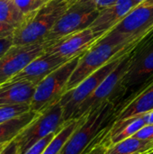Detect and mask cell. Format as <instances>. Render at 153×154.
<instances>
[{
    "instance_id": "20",
    "label": "cell",
    "mask_w": 153,
    "mask_h": 154,
    "mask_svg": "<svg viewBox=\"0 0 153 154\" xmlns=\"http://www.w3.org/2000/svg\"><path fill=\"white\" fill-rule=\"evenodd\" d=\"M29 14H24L14 0H0V22L17 28L22 25Z\"/></svg>"
},
{
    "instance_id": "11",
    "label": "cell",
    "mask_w": 153,
    "mask_h": 154,
    "mask_svg": "<svg viewBox=\"0 0 153 154\" xmlns=\"http://www.w3.org/2000/svg\"><path fill=\"white\" fill-rule=\"evenodd\" d=\"M52 41L25 45H13L0 58V85L21 72L33 60L42 55Z\"/></svg>"
},
{
    "instance_id": "16",
    "label": "cell",
    "mask_w": 153,
    "mask_h": 154,
    "mask_svg": "<svg viewBox=\"0 0 153 154\" xmlns=\"http://www.w3.org/2000/svg\"><path fill=\"white\" fill-rule=\"evenodd\" d=\"M36 87V84L24 80L0 85V106L31 105Z\"/></svg>"
},
{
    "instance_id": "17",
    "label": "cell",
    "mask_w": 153,
    "mask_h": 154,
    "mask_svg": "<svg viewBox=\"0 0 153 154\" xmlns=\"http://www.w3.org/2000/svg\"><path fill=\"white\" fill-rule=\"evenodd\" d=\"M39 115L40 113L30 110L18 117L0 125V144L7 143L14 140L15 137Z\"/></svg>"
},
{
    "instance_id": "4",
    "label": "cell",
    "mask_w": 153,
    "mask_h": 154,
    "mask_svg": "<svg viewBox=\"0 0 153 154\" xmlns=\"http://www.w3.org/2000/svg\"><path fill=\"white\" fill-rule=\"evenodd\" d=\"M86 51L64 63L37 85L32 101L30 105L32 111L41 113L49 106L60 100L61 97L66 92L67 84L73 71Z\"/></svg>"
},
{
    "instance_id": "1",
    "label": "cell",
    "mask_w": 153,
    "mask_h": 154,
    "mask_svg": "<svg viewBox=\"0 0 153 154\" xmlns=\"http://www.w3.org/2000/svg\"><path fill=\"white\" fill-rule=\"evenodd\" d=\"M75 0H50L30 14L26 21L15 28L13 34L14 45H25L45 41L57 21L72 5Z\"/></svg>"
},
{
    "instance_id": "3",
    "label": "cell",
    "mask_w": 153,
    "mask_h": 154,
    "mask_svg": "<svg viewBox=\"0 0 153 154\" xmlns=\"http://www.w3.org/2000/svg\"><path fill=\"white\" fill-rule=\"evenodd\" d=\"M116 105L106 101L99 106L83 115V120L66 143L60 154H87V148L105 130L102 126L115 116Z\"/></svg>"
},
{
    "instance_id": "2",
    "label": "cell",
    "mask_w": 153,
    "mask_h": 154,
    "mask_svg": "<svg viewBox=\"0 0 153 154\" xmlns=\"http://www.w3.org/2000/svg\"><path fill=\"white\" fill-rule=\"evenodd\" d=\"M135 45L120 42L113 38L104 36L88 49L80 59L66 87V92L76 88L85 79L105 66L115 57L133 50Z\"/></svg>"
},
{
    "instance_id": "22",
    "label": "cell",
    "mask_w": 153,
    "mask_h": 154,
    "mask_svg": "<svg viewBox=\"0 0 153 154\" xmlns=\"http://www.w3.org/2000/svg\"><path fill=\"white\" fill-rule=\"evenodd\" d=\"M24 14H30L50 0H14Z\"/></svg>"
},
{
    "instance_id": "19",
    "label": "cell",
    "mask_w": 153,
    "mask_h": 154,
    "mask_svg": "<svg viewBox=\"0 0 153 154\" xmlns=\"http://www.w3.org/2000/svg\"><path fill=\"white\" fill-rule=\"evenodd\" d=\"M82 120L83 116L78 118L71 119L66 122L64 125L61 127V129L56 134L54 138L47 145L42 154H60L66 143L69 141L70 136L79 126Z\"/></svg>"
},
{
    "instance_id": "8",
    "label": "cell",
    "mask_w": 153,
    "mask_h": 154,
    "mask_svg": "<svg viewBox=\"0 0 153 154\" xmlns=\"http://www.w3.org/2000/svg\"><path fill=\"white\" fill-rule=\"evenodd\" d=\"M99 12L91 0H75L49 32L45 41H56L89 27Z\"/></svg>"
},
{
    "instance_id": "21",
    "label": "cell",
    "mask_w": 153,
    "mask_h": 154,
    "mask_svg": "<svg viewBox=\"0 0 153 154\" xmlns=\"http://www.w3.org/2000/svg\"><path fill=\"white\" fill-rule=\"evenodd\" d=\"M31 110L30 105H17V106H0V125L6 123L15 117H18L24 113Z\"/></svg>"
},
{
    "instance_id": "27",
    "label": "cell",
    "mask_w": 153,
    "mask_h": 154,
    "mask_svg": "<svg viewBox=\"0 0 153 154\" xmlns=\"http://www.w3.org/2000/svg\"><path fill=\"white\" fill-rule=\"evenodd\" d=\"M91 1L95 5V6L99 11H101L102 9H104V8H106V7H107L109 5H112L117 0H91Z\"/></svg>"
},
{
    "instance_id": "5",
    "label": "cell",
    "mask_w": 153,
    "mask_h": 154,
    "mask_svg": "<svg viewBox=\"0 0 153 154\" xmlns=\"http://www.w3.org/2000/svg\"><path fill=\"white\" fill-rule=\"evenodd\" d=\"M152 30L153 0H146L135 6L104 36L129 45H136Z\"/></svg>"
},
{
    "instance_id": "10",
    "label": "cell",
    "mask_w": 153,
    "mask_h": 154,
    "mask_svg": "<svg viewBox=\"0 0 153 154\" xmlns=\"http://www.w3.org/2000/svg\"><path fill=\"white\" fill-rule=\"evenodd\" d=\"M153 80V42L133 54L130 67L121 82L122 98L127 101Z\"/></svg>"
},
{
    "instance_id": "12",
    "label": "cell",
    "mask_w": 153,
    "mask_h": 154,
    "mask_svg": "<svg viewBox=\"0 0 153 154\" xmlns=\"http://www.w3.org/2000/svg\"><path fill=\"white\" fill-rule=\"evenodd\" d=\"M100 39L101 36L87 27L61 39L52 41L45 51L70 60L90 49Z\"/></svg>"
},
{
    "instance_id": "28",
    "label": "cell",
    "mask_w": 153,
    "mask_h": 154,
    "mask_svg": "<svg viewBox=\"0 0 153 154\" xmlns=\"http://www.w3.org/2000/svg\"><path fill=\"white\" fill-rule=\"evenodd\" d=\"M0 154H18V147L16 142L14 140L10 142Z\"/></svg>"
},
{
    "instance_id": "15",
    "label": "cell",
    "mask_w": 153,
    "mask_h": 154,
    "mask_svg": "<svg viewBox=\"0 0 153 154\" xmlns=\"http://www.w3.org/2000/svg\"><path fill=\"white\" fill-rule=\"evenodd\" d=\"M124 105L125 106L118 109L113 125L120 124L124 120L142 116L153 110V80Z\"/></svg>"
},
{
    "instance_id": "24",
    "label": "cell",
    "mask_w": 153,
    "mask_h": 154,
    "mask_svg": "<svg viewBox=\"0 0 153 154\" xmlns=\"http://www.w3.org/2000/svg\"><path fill=\"white\" fill-rule=\"evenodd\" d=\"M133 137L143 140L153 142V125H146L141 130H139Z\"/></svg>"
},
{
    "instance_id": "9",
    "label": "cell",
    "mask_w": 153,
    "mask_h": 154,
    "mask_svg": "<svg viewBox=\"0 0 153 154\" xmlns=\"http://www.w3.org/2000/svg\"><path fill=\"white\" fill-rule=\"evenodd\" d=\"M133 55V54L131 51L125 56V58L104 79V81L97 87V88L81 104L73 119L82 116L83 115L88 113L90 110L99 106L106 101L110 100L115 104V101H116V98L122 97L121 82L130 67Z\"/></svg>"
},
{
    "instance_id": "29",
    "label": "cell",
    "mask_w": 153,
    "mask_h": 154,
    "mask_svg": "<svg viewBox=\"0 0 153 154\" xmlns=\"http://www.w3.org/2000/svg\"><path fill=\"white\" fill-rule=\"evenodd\" d=\"M143 119L145 120L146 125H153V110L142 115Z\"/></svg>"
},
{
    "instance_id": "14",
    "label": "cell",
    "mask_w": 153,
    "mask_h": 154,
    "mask_svg": "<svg viewBox=\"0 0 153 154\" xmlns=\"http://www.w3.org/2000/svg\"><path fill=\"white\" fill-rule=\"evenodd\" d=\"M137 5L134 0H117L102 9L89 27L102 38Z\"/></svg>"
},
{
    "instance_id": "25",
    "label": "cell",
    "mask_w": 153,
    "mask_h": 154,
    "mask_svg": "<svg viewBox=\"0 0 153 154\" xmlns=\"http://www.w3.org/2000/svg\"><path fill=\"white\" fill-rule=\"evenodd\" d=\"M14 30H15V27H14L13 25L0 22V40L13 35Z\"/></svg>"
},
{
    "instance_id": "32",
    "label": "cell",
    "mask_w": 153,
    "mask_h": 154,
    "mask_svg": "<svg viewBox=\"0 0 153 154\" xmlns=\"http://www.w3.org/2000/svg\"><path fill=\"white\" fill-rule=\"evenodd\" d=\"M145 154H153V153H151V152H147V153H145Z\"/></svg>"
},
{
    "instance_id": "34",
    "label": "cell",
    "mask_w": 153,
    "mask_h": 154,
    "mask_svg": "<svg viewBox=\"0 0 153 154\" xmlns=\"http://www.w3.org/2000/svg\"><path fill=\"white\" fill-rule=\"evenodd\" d=\"M134 154H143V153H134Z\"/></svg>"
},
{
    "instance_id": "23",
    "label": "cell",
    "mask_w": 153,
    "mask_h": 154,
    "mask_svg": "<svg viewBox=\"0 0 153 154\" xmlns=\"http://www.w3.org/2000/svg\"><path fill=\"white\" fill-rule=\"evenodd\" d=\"M57 133L55 134H51L46 137H44L43 139L40 140L39 142H37L35 144H33L26 152L24 154H42L44 152L45 148L47 147V145L50 143V142L54 138V136L56 135Z\"/></svg>"
},
{
    "instance_id": "18",
    "label": "cell",
    "mask_w": 153,
    "mask_h": 154,
    "mask_svg": "<svg viewBox=\"0 0 153 154\" xmlns=\"http://www.w3.org/2000/svg\"><path fill=\"white\" fill-rule=\"evenodd\" d=\"M152 150L153 142L143 141L132 136L107 147L104 154H145Z\"/></svg>"
},
{
    "instance_id": "30",
    "label": "cell",
    "mask_w": 153,
    "mask_h": 154,
    "mask_svg": "<svg viewBox=\"0 0 153 154\" xmlns=\"http://www.w3.org/2000/svg\"><path fill=\"white\" fill-rule=\"evenodd\" d=\"M9 143H2V144H0V153L4 151V149L7 146V144H8Z\"/></svg>"
},
{
    "instance_id": "6",
    "label": "cell",
    "mask_w": 153,
    "mask_h": 154,
    "mask_svg": "<svg viewBox=\"0 0 153 154\" xmlns=\"http://www.w3.org/2000/svg\"><path fill=\"white\" fill-rule=\"evenodd\" d=\"M63 108L57 102L31 122L14 139L18 147V154H24L33 144L44 137L58 133L64 125Z\"/></svg>"
},
{
    "instance_id": "26",
    "label": "cell",
    "mask_w": 153,
    "mask_h": 154,
    "mask_svg": "<svg viewBox=\"0 0 153 154\" xmlns=\"http://www.w3.org/2000/svg\"><path fill=\"white\" fill-rule=\"evenodd\" d=\"M14 45L13 35L0 40V58L7 51V50Z\"/></svg>"
},
{
    "instance_id": "13",
    "label": "cell",
    "mask_w": 153,
    "mask_h": 154,
    "mask_svg": "<svg viewBox=\"0 0 153 154\" xmlns=\"http://www.w3.org/2000/svg\"><path fill=\"white\" fill-rule=\"evenodd\" d=\"M69 60L66 58L60 57L56 54H50L45 51L42 55L33 60L21 72L13 77L7 82L24 80L38 85L48 75H50L51 72H53L55 69H57Z\"/></svg>"
},
{
    "instance_id": "33",
    "label": "cell",
    "mask_w": 153,
    "mask_h": 154,
    "mask_svg": "<svg viewBox=\"0 0 153 154\" xmlns=\"http://www.w3.org/2000/svg\"><path fill=\"white\" fill-rule=\"evenodd\" d=\"M151 152V153H153V150L152 151H151V152Z\"/></svg>"
},
{
    "instance_id": "31",
    "label": "cell",
    "mask_w": 153,
    "mask_h": 154,
    "mask_svg": "<svg viewBox=\"0 0 153 154\" xmlns=\"http://www.w3.org/2000/svg\"><path fill=\"white\" fill-rule=\"evenodd\" d=\"M144 1H146V0H134V2H135L137 5H140V4H142V3H143Z\"/></svg>"
},
{
    "instance_id": "7",
    "label": "cell",
    "mask_w": 153,
    "mask_h": 154,
    "mask_svg": "<svg viewBox=\"0 0 153 154\" xmlns=\"http://www.w3.org/2000/svg\"><path fill=\"white\" fill-rule=\"evenodd\" d=\"M130 52L115 57L105 66L95 71L87 79H85L76 88L64 93L60 102L63 108V119L65 123L73 119L76 112L78 111L81 104L97 88V87L104 81V79L118 66V64Z\"/></svg>"
}]
</instances>
